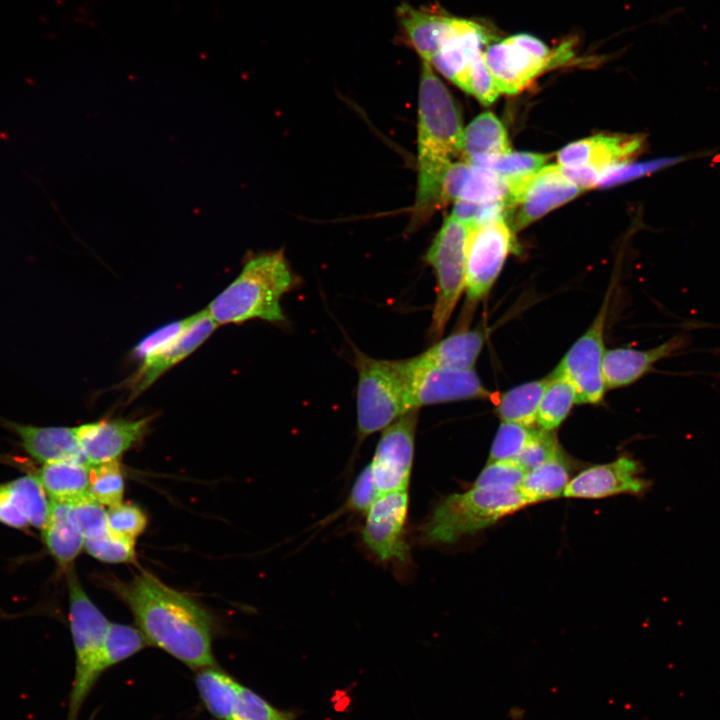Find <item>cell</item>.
Returning a JSON list of instances; mask_svg holds the SVG:
<instances>
[{
	"label": "cell",
	"mask_w": 720,
	"mask_h": 720,
	"mask_svg": "<svg viewBox=\"0 0 720 720\" xmlns=\"http://www.w3.org/2000/svg\"><path fill=\"white\" fill-rule=\"evenodd\" d=\"M507 179L510 194L505 220L513 232L523 229L583 191L565 178L559 165L543 167L529 176Z\"/></svg>",
	"instance_id": "9c48e42d"
},
{
	"label": "cell",
	"mask_w": 720,
	"mask_h": 720,
	"mask_svg": "<svg viewBox=\"0 0 720 720\" xmlns=\"http://www.w3.org/2000/svg\"><path fill=\"white\" fill-rule=\"evenodd\" d=\"M548 158V155L538 153L509 152L467 163L492 170L505 178H519L538 172L544 167Z\"/></svg>",
	"instance_id": "836d02e7"
},
{
	"label": "cell",
	"mask_w": 720,
	"mask_h": 720,
	"mask_svg": "<svg viewBox=\"0 0 720 720\" xmlns=\"http://www.w3.org/2000/svg\"><path fill=\"white\" fill-rule=\"evenodd\" d=\"M230 720H297V715L279 709L240 682Z\"/></svg>",
	"instance_id": "e575fe53"
},
{
	"label": "cell",
	"mask_w": 720,
	"mask_h": 720,
	"mask_svg": "<svg viewBox=\"0 0 720 720\" xmlns=\"http://www.w3.org/2000/svg\"><path fill=\"white\" fill-rule=\"evenodd\" d=\"M509 152L511 148L506 129L490 112L477 116L463 133L462 154L467 162Z\"/></svg>",
	"instance_id": "83f0119b"
},
{
	"label": "cell",
	"mask_w": 720,
	"mask_h": 720,
	"mask_svg": "<svg viewBox=\"0 0 720 720\" xmlns=\"http://www.w3.org/2000/svg\"><path fill=\"white\" fill-rule=\"evenodd\" d=\"M641 463L623 454L615 460L587 467L574 475L563 496L575 499H604L617 495L643 496L651 488Z\"/></svg>",
	"instance_id": "9a60e30c"
},
{
	"label": "cell",
	"mask_w": 720,
	"mask_h": 720,
	"mask_svg": "<svg viewBox=\"0 0 720 720\" xmlns=\"http://www.w3.org/2000/svg\"><path fill=\"white\" fill-rule=\"evenodd\" d=\"M70 516L85 539L95 538L109 530L108 513L88 494L70 503Z\"/></svg>",
	"instance_id": "f35d334b"
},
{
	"label": "cell",
	"mask_w": 720,
	"mask_h": 720,
	"mask_svg": "<svg viewBox=\"0 0 720 720\" xmlns=\"http://www.w3.org/2000/svg\"><path fill=\"white\" fill-rule=\"evenodd\" d=\"M572 48V42L566 41L551 50L540 39L520 33L489 44L484 60L500 93L514 95L544 71L568 61Z\"/></svg>",
	"instance_id": "8992f818"
},
{
	"label": "cell",
	"mask_w": 720,
	"mask_h": 720,
	"mask_svg": "<svg viewBox=\"0 0 720 720\" xmlns=\"http://www.w3.org/2000/svg\"><path fill=\"white\" fill-rule=\"evenodd\" d=\"M536 427L502 421L491 445L488 462L515 460Z\"/></svg>",
	"instance_id": "74e56055"
},
{
	"label": "cell",
	"mask_w": 720,
	"mask_h": 720,
	"mask_svg": "<svg viewBox=\"0 0 720 720\" xmlns=\"http://www.w3.org/2000/svg\"><path fill=\"white\" fill-rule=\"evenodd\" d=\"M467 93L475 96L484 105L492 104L500 94L485 63L484 51L478 54L471 64L468 74Z\"/></svg>",
	"instance_id": "f6af8a7d"
},
{
	"label": "cell",
	"mask_w": 720,
	"mask_h": 720,
	"mask_svg": "<svg viewBox=\"0 0 720 720\" xmlns=\"http://www.w3.org/2000/svg\"><path fill=\"white\" fill-rule=\"evenodd\" d=\"M515 249L514 232L505 219L491 221L469 229L466 244L464 291L470 305L487 296L498 278L507 256Z\"/></svg>",
	"instance_id": "30bf717a"
},
{
	"label": "cell",
	"mask_w": 720,
	"mask_h": 720,
	"mask_svg": "<svg viewBox=\"0 0 720 720\" xmlns=\"http://www.w3.org/2000/svg\"><path fill=\"white\" fill-rule=\"evenodd\" d=\"M483 345L482 331L460 328L409 360L421 367L473 369Z\"/></svg>",
	"instance_id": "603a6c76"
},
{
	"label": "cell",
	"mask_w": 720,
	"mask_h": 720,
	"mask_svg": "<svg viewBox=\"0 0 720 720\" xmlns=\"http://www.w3.org/2000/svg\"><path fill=\"white\" fill-rule=\"evenodd\" d=\"M470 164L467 162H453L447 169L442 187L443 205L448 201H457L464 186Z\"/></svg>",
	"instance_id": "bcb514c9"
},
{
	"label": "cell",
	"mask_w": 720,
	"mask_h": 720,
	"mask_svg": "<svg viewBox=\"0 0 720 720\" xmlns=\"http://www.w3.org/2000/svg\"><path fill=\"white\" fill-rule=\"evenodd\" d=\"M417 127V190L411 230L423 225L443 205V179L454 158L462 153L464 133L450 91L425 61L419 81Z\"/></svg>",
	"instance_id": "7a4b0ae2"
},
{
	"label": "cell",
	"mask_w": 720,
	"mask_h": 720,
	"mask_svg": "<svg viewBox=\"0 0 720 720\" xmlns=\"http://www.w3.org/2000/svg\"><path fill=\"white\" fill-rule=\"evenodd\" d=\"M610 293L589 328L574 342L556 367L573 384L577 403L601 402L606 386L603 377L604 329Z\"/></svg>",
	"instance_id": "8fae6325"
},
{
	"label": "cell",
	"mask_w": 720,
	"mask_h": 720,
	"mask_svg": "<svg viewBox=\"0 0 720 720\" xmlns=\"http://www.w3.org/2000/svg\"><path fill=\"white\" fill-rule=\"evenodd\" d=\"M509 194L510 184L507 178L492 170L470 164L458 200L476 203L504 201L507 204Z\"/></svg>",
	"instance_id": "d6a6232c"
},
{
	"label": "cell",
	"mask_w": 720,
	"mask_h": 720,
	"mask_svg": "<svg viewBox=\"0 0 720 720\" xmlns=\"http://www.w3.org/2000/svg\"><path fill=\"white\" fill-rule=\"evenodd\" d=\"M354 355L357 435L363 441L412 409L401 360L375 359L359 350Z\"/></svg>",
	"instance_id": "5b68a950"
},
{
	"label": "cell",
	"mask_w": 720,
	"mask_h": 720,
	"mask_svg": "<svg viewBox=\"0 0 720 720\" xmlns=\"http://www.w3.org/2000/svg\"><path fill=\"white\" fill-rule=\"evenodd\" d=\"M549 376L518 385L494 401L497 414L505 422L533 426Z\"/></svg>",
	"instance_id": "f1b7e54d"
},
{
	"label": "cell",
	"mask_w": 720,
	"mask_h": 720,
	"mask_svg": "<svg viewBox=\"0 0 720 720\" xmlns=\"http://www.w3.org/2000/svg\"><path fill=\"white\" fill-rule=\"evenodd\" d=\"M0 522L13 528H25L29 525L19 510L8 483L0 485Z\"/></svg>",
	"instance_id": "7dc6e473"
},
{
	"label": "cell",
	"mask_w": 720,
	"mask_h": 720,
	"mask_svg": "<svg viewBox=\"0 0 720 720\" xmlns=\"http://www.w3.org/2000/svg\"><path fill=\"white\" fill-rule=\"evenodd\" d=\"M469 229L453 215L447 217L425 255L436 278V298L429 328L433 340L444 333L465 289Z\"/></svg>",
	"instance_id": "ba28073f"
},
{
	"label": "cell",
	"mask_w": 720,
	"mask_h": 720,
	"mask_svg": "<svg viewBox=\"0 0 720 720\" xmlns=\"http://www.w3.org/2000/svg\"><path fill=\"white\" fill-rule=\"evenodd\" d=\"M401 40L429 62L443 44L462 26L464 18L450 16L440 8L414 7L403 3L397 9Z\"/></svg>",
	"instance_id": "e0dca14e"
},
{
	"label": "cell",
	"mask_w": 720,
	"mask_h": 720,
	"mask_svg": "<svg viewBox=\"0 0 720 720\" xmlns=\"http://www.w3.org/2000/svg\"><path fill=\"white\" fill-rule=\"evenodd\" d=\"M217 327L206 309L199 311L194 323L177 339L142 361L140 368L128 382L130 399L145 391L164 372L195 351Z\"/></svg>",
	"instance_id": "ffe728a7"
},
{
	"label": "cell",
	"mask_w": 720,
	"mask_h": 720,
	"mask_svg": "<svg viewBox=\"0 0 720 720\" xmlns=\"http://www.w3.org/2000/svg\"><path fill=\"white\" fill-rule=\"evenodd\" d=\"M577 403V393L571 381L555 369L549 375L538 408L536 423L540 429L554 431Z\"/></svg>",
	"instance_id": "4dcf8cb0"
},
{
	"label": "cell",
	"mask_w": 720,
	"mask_h": 720,
	"mask_svg": "<svg viewBox=\"0 0 720 720\" xmlns=\"http://www.w3.org/2000/svg\"><path fill=\"white\" fill-rule=\"evenodd\" d=\"M69 621L75 651V672L67 720H77L93 689L91 674L103 647L110 623L94 605L76 575L68 573Z\"/></svg>",
	"instance_id": "52a82bcc"
},
{
	"label": "cell",
	"mask_w": 720,
	"mask_h": 720,
	"mask_svg": "<svg viewBox=\"0 0 720 720\" xmlns=\"http://www.w3.org/2000/svg\"><path fill=\"white\" fill-rule=\"evenodd\" d=\"M91 466L80 461L44 464L38 479L52 501L73 502L88 494Z\"/></svg>",
	"instance_id": "484cf974"
},
{
	"label": "cell",
	"mask_w": 720,
	"mask_h": 720,
	"mask_svg": "<svg viewBox=\"0 0 720 720\" xmlns=\"http://www.w3.org/2000/svg\"><path fill=\"white\" fill-rule=\"evenodd\" d=\"M8 484L28 524L42 529L48 520L51 502L38 477L27 475Z\"/></svg>",
	"instance_id": "1f68e13d"
},
{
	"label": "cell",
	"mask_w": 720,
	"mask_h": 720,
	"mask_svg": "<svg viewBox=\"0 0 720 720\" xmlns=\"http://www.w3.org/2000/svg\"><path fill=\"white\" fill-rule=\"evenodd\" d=\"M401 363L412 410L432 404L492 398L473 369L421 367L409 359Z\"/></svg>",
	"instance_id": "7c38bea8"
},
{
	"label": "cell",
	"mask_w": 720,
	"mask_h": 720,
	"mask_svg": "<svg viewBox=\"0 0 720 720\" xmlns=\"http://www.w3.org/2000/svg\"><path fill=\"white\" fill-rule=\"evenodd\" d=\"M408 509V490H403L378 495L367 511L362 539L379 560L400 564L408 560L405 538Z\"/></svg>",
	"instance_id": "5bb4252c"
},
{
	"label": "cell",
	"mask_w": 720,
	"mask_h": 720,
	"mask_svg": "<svg viewBox=\"0 0 720 720\" xmlns=\"http://www.w3.org/2000/svg\"><path fill=\"white\" fill-rule=\"evenodd\" d=\"M528 506L519 491H498L471 486L443 497L419 528L426 545L455 543L493 526Z\"/></svg>",
	"instance_id": "277c9868"
},
{
	"label": "cell",
	"mask_w": 720,
	"mask_h": 720,
	"mask_svg": "<svg viewBox=\"0 0 720 720\" xmlns=\"http://www.w3.org/2000/svg\"><path fill=\"white\" fill-rule=\"evenodd\" d=\"M559 167L565 178L582 190L599 184L601 179L604 178V175L607 174L604 170L590 166L574 168Z\"/></svg>",
	"instance_id": "c3c4849f"
},
{
	"label": "cell",
	"mask_w": 720,
	"mask_h": 720,
	"mask_svg": "<svg viewBox=\"0 0 720 720\" xmlns=\"http://www.w3.org/2000/svg\"><path fill=\"white\" fill-rule=\"evenodd\" d=\"M560 449L554 431L538 427L514 461L527 472L552 458Z\"/></svg>",
	"instance_id": "60d3db41"
},
{
	"label": "cell",
	"mask_w": 720,
	"mask_h": 720,
	"mask_svg": "<svg viewBox=\"0 0 720 720\" xmlns=\"http://www.w3.org/2000/svg\"><path fill=\"white\" fill-rule=\"evenodd\" d=\"M110 586L129 606L149 645L195 671L216 665L211 618L193 599L145 571Z\"/></svg>",
	"instance_id": "6da1fadb"
},
{
	"label": "cell",
	"mask_w": 720,
	"mask_h": 720,
	"mask_svg": "<svg viewBox=\"0 0 720 720\" xmlns=\"http://www.w3.org/2000/svg\"><path fill=\"white\" fill-rule=\"evenodd\" d=\"M6 424L19 436L26 452L43 464L85 462L75 427H40L10 421Z\"/></svg>",
	"instance_id": "7402d4cb"
},
{
	"label": "cell",
	"mask_w": 720,
	"mask_h": 720,
	"mask_svg": "<svg viewBox=\"0 0 720 720\" xmlns=\"http://www.w3.org/2000/svg\"><path fill=\"white\" fill-rule=\"evenodd\" d=\"M370 465H367L357 476L344 506L337 516L347 512L366 514L378 497Z\"/></svg>",
	"instance_id": "ee69618b"
},
{
	"label": "cell",
	"mask_w": 720,
	"mask_h": 720,
	"mask_svg": "<svg viewBox=\"0 0 720 720\" xmlns=\"http://www.w3.org/2000/svg\"><path fill=\"white\" fill-rule=\"evenodd\" d=\"M196 672L195 686L206 711L215 720H230L240 681L217 665Z\"/></svg>",
	"instance_id": "4316f807"
},
{
	"label": "cell",
	"mask_w": 720,
	"mask_h": 720,
	"mask_svg": "<svg viewBox=\"0 0 720 720\" xmlns=\"http://www.w3.org/2000/svg\"><path fill=\"white\" fill-rule=\"evenodd\" d=\"M687 346L688 336L677 334L647 350L615 348L605 351L602 370L606 388H618L636 382L650 372L656 363Z\"/></svg>",
	"instance_id": "44dd1931"
},
{
	"label": "cell",
	"mask_w": 720,
	"mask_h": 720,
	"mask_svg": "<svg viewBox=\"0 0 720 720\" xmlns=\"http://www.w3.org/2000/svg\"><path fill=\"white\" fill-rule=\"evenodd\" d=\"M526 471L514 460L487 462L472 486L498 491H518Z\"/></svg>",
	"instance_id": "ab89813d"
},
{
	"label": "cell",
	"mask_w": 720,
	"mask_h": 720,
	"mask_svg": "<svg viewBox=\"0 0 720 720\" xmlns=\"http://www.w3.org/2000/svg\"><path fill=\"white\" fill-rule=\"evenodd\" d=\"M418 410L382 430L371 467L378 494L408 490L415 450Z\"/></svg>",
	"instance_id": "4fadbf2b"
},
{
	"label": "cell",
	"mask_w": 720,
	"mask_h": 720,
	"mask_svg": "<svg viewBox=\"0 0 720 720\" xmlns=\"http://www.w3.org/2000/svg\"><path fill=\"white\" fill-rule=\"evenodd\" d=\"M297 284L283 250L260 253L247 258L239 275L205 309L218 326L252 319L282 323L281 299Z\"/></svg>",
	"instance_id": "3957f363"
},
{
	"label": "cell",
	"mask_w": 720,
	"mask_h": 720,
	"mask_svg": "<svg viewBox=\"0 0 720 720\" xmlns=\"http://www.w3.org/2000/svg\"><path fill=\"white\" fill-rule=\"evenodd\" d=\"M148 645L138 628L110 623L103 647L92 670L91 683L93 687L103 673Z\"/></svg>",
	"instance_id": "f546056e"
},
{
	"label": "cell",
	"mask_w": 720,
	"mask_h": 720,
	"mask_svg": "<svg viewBox=\"0 0 720 720\" xmlns=\"http://www.w3.org/2000/svg\"><path fill=\"white\" fill-rule=\"evenodd\" d=\"M107 513L109 529L121 536L135 540L146 528V515L137 505L121 502Z\"/></svg>",
	"instance_id": "b9f144b4"
},
{
	"label": "cell",
	"mask_w": 720,
	"mask_h": 720,
	"mask_svg": "<svg viewBox=\"0 0 720 720\" xmlns=\"http://www.w3.org/2000/svg\"><path fill=\"white\" fill-rule=\"evenodd\" d=\"M84 549L94 558L108 563H127L135 560V540L110 529L95 538L84 540Z\"/></svg>",
	"instance_id": "8d00e7d4"
},
{
	"label": "cell",
	"mask_w": 720,
	"mask_h": 720,
	"mask_svg": "<svg viewBox=\"0 0 720 720\" xmlns=\"http://www.w3.org/2000/svg\"><path fill=\"white\" fill-rule=\"evenodd\" d=\"M639 135H595L570 143L557 156L558 165L565 168L590 166L604 171L623 165L641 149Z\"/></svg>",
	"instance_id": "d6986e66"
},
{
	"label": "cell",
	"mask_w": 720,
	"mask_h": 720,
	"mask_svg": "<svg viewBox=\"0 0 720 720\" xmlns=\"http://www.w3.org/2000/svg\"><path fill=\"white\" fill-rule=\"evenodd\" d=\"M487 26L464 19L460 29L449 38L428 62L443 76L468 91V74L475 57L495 40Z\"/></svg>",
	"instance_id": "ac0fdd59"
},
{
	"label": "cell",
	"mask_w": 720,
	"mask_h": 720,
	"mask_svg": "<svg viewBox=\"0 0 720 720\" xmlns=\"http://www.w3.org/2000/svg\"><path fill=\"white\" fill-rule=\"evenodd\" d=\"M198 316V312L179 321L171 322L151 334L143 338L134 348L133 355L145 360L152 356L175 339H177L189 326H191Z\"/></svg>",
	"instance_id": "7bdbcfd3"
},
{
	"label": "cell",
	"mask_w": 720,
	"mask_h": 720,
	"mask_svg": "<svg viewBox=\"0 0 720 720\" xmlns=\"http://www.w3.org/2000/svg\"><path fill=\"white\" fill-rule=\"evenodd\" d=\"M43 530V539L50 554L66 567L84 548V537L70 516V503L51 500L48 520Z\"/></svg>",
	"instance_id": "d4e9b609"
},
{
	"label": "cell",
	"mask_w": 720,
	"mask_h": 720,
	"mask_svg": "<svg viewBox=\"0 0 720 720\" xmlns=\"http://www.w3.org/2000/svg\"><path fill=\"white\" fill-rule=\"evenodd\" d=\"M149 421L150 418L103 419L75 427L85 462L96 466L118 460L143 438Z\"/></svg>",
	"instance_id": "2e32d148"
},
{
	"label": "cell",
	"mask_w": 720,
	"mask_h": 720,
	"mask_svg": "<svg viewBox=\"0 0 720 720\" xmlns=\"http://www.w3.org/2000/svg\"><path fill=\"white\" fill-rule=\"evenodd\" d=\"M575 470L574 462L560 449L552 458L527 471L518 491L528 505L559 498Z\"/></svg>",
	"instance_id": "cb8c5ba5"
},
{
	"label": "cell",
	"mask_w": 720,
	"mask_h": 720,
	"mask_svg": "<svg viewBox=\"0 0 720 720\" xmlns=\"http://www.w3.org/2000/svg\"><path fill=\"white\" fill-rule=\"evenodd\" d=\"M124 478L118 460L91 466L88 495L109 507L122 502Z\"/></svg>",
	"instance_id": "d590c367"
}]
</instances>
